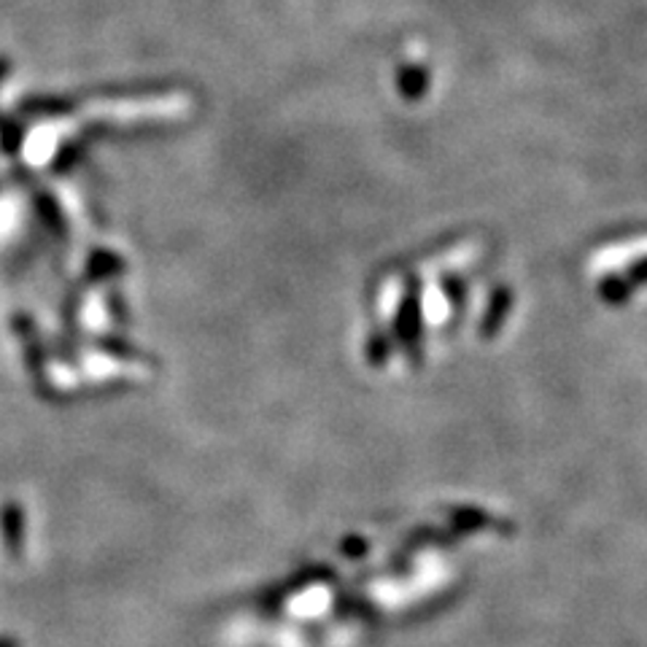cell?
I'll return each instance as SVG.
<instances>
[{"mask_svg":"<svg viewBox=\"0 0 647 647\" xmlns=\"http://www.w3.org/2000/svg\"><path fill=\"white\" fill-rule=\"evenodd\" d=\"M0 647H14V643H0Z\"/></svg>","mask_w":647,"mask_h":647,"instance_id":"cell-3","label":"cell"},{"mask_svg":"<svg viewBox=\"0 0 647 647\" xmlns=\"http://www.w3.org/2000/svg\"><path fill=\"white\" fill-rule=\"evenodd\" d=\"M5 73H9V60H0V82L5 78Z\"/></svg>","mask_w":647,"mask_h":647,"instance_id":"cell-2","label":"cell"},{"mask_svg":"<svg viewBox=\"0 0 647 647\" xmlns=\"http://www.w3.org/2000/svg\"><path fill=\"white\" fill-rule=\"evenodd\" d=\"M400 89L405 98H418L427 89V73L422 68H402L400 73Z\"/></svg>","mask_w":647,"mask_h":647,"instance_id":"cell-1","label":"cell"}]
</instances>
